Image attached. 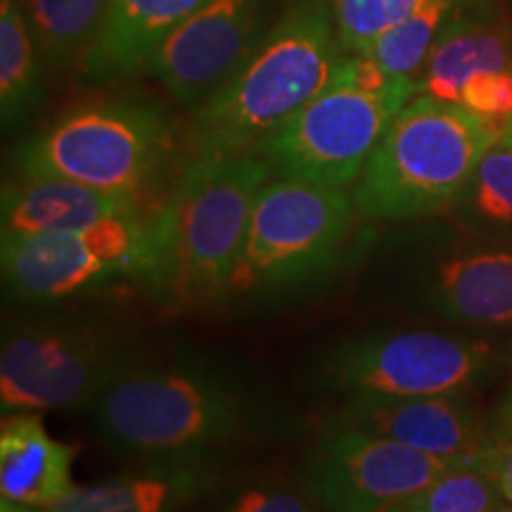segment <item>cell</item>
<instances>
[{
	"mask_svg": "<svg viewBox=\"0 0 512 512\" xmlns=\"http://www.w3.org/2000/svg\"><path fill=\"white\" fill-rule=\"evenodd\" d=\"M503 136H505V138H508V140H510V143H512V121H510V126H508V128H505V133H503Z\"/></svg>",
	"mask_w": 512,
	"mask_h": 512,
	"instance_id": "31",
	"label": "cell"
},
{
	"mask_svg": "<svg viewBox=\"0 0 512 512\" xmlns=\"http://www.w3.org/2000/svg\"><path fill=\"white\" fill-rule=\"evenodd\" d=\"M268 178L273 169L261 155L192 157L157 209L162 254L145 290L174 309L221 306Z\"/></svg>",
	"mask_w": 512,
	"mask_h": 512,
	"instance_id": "4",
	"label": "cell"
},
{
	"mask_svg": "<svg viewBox=\"0 0 512 512\" xmlns=\"http://www.w3.org/2000/svg\"><path fill=\"white\" fill-rule=\"evenodd\" d=\"M418 95V81L384 72L373 57L342 55L328 83L259 155L273 176L349 190L396 114Z\"/></svg>",
	"mask_w": 512,
	"mask_h": 512,
	"instance_id": "6",
	"label": "cell"
},
{
	"mask_svg": "<svg viewBox=\"0 0 512 512\" xmlns=\"http://www.w3.org/2000/svg\"><path fill=\"white\" fill-rule=\"evenodd\" d=\"M211 0H112L98 41L81 62L86 83H112L145 69L178 24Z\"/></svg>",
	"mask_w": 512,
	"mask_h": 512,
	"instance_id": "17",
	"label": "cell"
},
{
	"mask_svg": "<svg viewBox=\"0 0 512 512\" xmlns=\"http://www.w3.org/2000/svg\"><path fill=\"white\" fill-rule=\"evenodd\" d=\"M74 448L50 437L41 413H8L0 425V498L46 510L74 489Z\"/></svg>",
	"mask_w": 512,
	"mask_h": 512,
	"instance_id": "19",
	"label": "cell"
},
{
	"mask_svg": "<svg viewBox=\"0 0 512 512\" xmlns=\"http://www.w3.org/2000/svg\"><path fill=\"white\" fill-rule=\"evenodd\" d=\"M339 50L328 0H294L238 74L195 110V155H259L328 83Z\"/></svg>",
	"mask_w": 512,
	"mask_h": 512,
	"instance_id": "3",
	"label": "cell"
},
{
	"mask_svg": "<svg viewBox=\"0 0 512 512\" xmlns=\"http://www.w3.org/2000/svg\"><path fill=\"white\" fill-rule=\"evenodd\" d=\"M512 69V31L494 17L486 0L458 12L432 48L420 72V95L460 105L472 76Z\"/></svg>",
	"mask_w": 512,
	"mask_h": 512,
	"instance_id": "18",
	"label": "cell"
},
{
	"mask_svg": "<svg viewBox=\"0 0 512 512\" xmlns=\"http://www.w3.org/2000/svg\"><path fill=\"white\" fill-rule=\"evenodd\" d=\"M389 266V290L403 313L475 330H512V245L418 230L401 235Z\"/></svg>",
	"mask_w": 512,
	"mask_h": 512,
	"instance_id": "9",
	"label": "cell"
},
{
	"mask_svg": "<svg viewBox=\"0 0 512 512\" xmlns=\"http://www.w3.org/2000/svg\"><path fill=\"white\" fill-rule=\"evenodd\" d=\"M470 460L489 472L498 491H501L505 505L512 508V439L494 437Z\"/></svg>",
	"mask_w": 512,
	"mask_h": 512,
	"instance_id": "28",
	"label": "cell"
},
{
	"mask_svg": "<svg viewBox=\"0 0 512 512\" xmlns=\"http://www.w3.org/2000/svg\"><path fill=\"white\" fill-rule=\"evenodd\" d=\"M496 437L501 439H512V392L508 394V399L503 403L501 418H498V434Z\"/></svg>",
	"mask_w": 512,
	"mask_h": 512,
	"instance_id": "29",
	"label": "cell"
},
{
	"mask_svg": "<svg viewBox=\"0 0 512 512\" xmlns=\"http://www.w3.org/2000/svg\"><path fill=\"white\" fill-rule=\"evenodd\" d=\"M496 138L463 105L418 95L396 114L354 185L358 214L408 223L448 211Z\"/></svg>",
	"mask_w": 512,
	"mask_h": 512,
	"instance_id": "5",
	"label": "cell"
},
{
	"mask_svg": "<svg viewBox=\"0 0 512 512\" xmlns=\"http://www.w3.org/2000/svg\"><path fill=\"white\" fill-rule=\"evenodd\" d=\"M451 465L394 439L323 425L299 479L325 512H392Z\"/></svg>",
	"mask_w": 512,
	"mask_h": 512,
	"instance_id": "12",
	"label": "cell"
},
{
	"mask_svg": "<svg viewBox=\"0 0 512 512\" xmlns=\"http://www.w3.org/2000/svg\"><path fill=\"white\" fill-rule=\"evenodd\" d=\"M460 105L503 136L512 121V69L472 76L460 93Z\"/></svg>",
	"mask_w": 512,
	"mask_h": 512,
	"instance_id": "27",
	"label": "cell"
},
{
	"mask_svg": "<svg viewBox=\"0 0 512 512\" xmlns=\"http://www.w3.org/2000/svg\"><path fill=\"white\" fill-rule=\"evenodd\" d=\"M325 427L377 434L448 463H465L494 439L463 394L347 396Z\"/></svg>",
	"mask_w": 512,
	"mask_h": 512,
	"instance_id": "14",
	"label": "cell"
},
{
	"mask_svg": "<svg viewBox=\"0 0 512 512\" xmlns=\"http://www.w3.org/2000/svg\"><path fill=\"white\" fill-rule=\"evenodd\" d=\"M162 254L159 216H112L93 226L62 233L0 238L3 285L10 299L53 304L100 290L114 280L147 285Z\"/></svg>",
	"mask_w": 512,
	"mask_h": 512,
	"instance_id": "10",
	"label": "cell"
},
{
	"mask_svg": "<svg viewBox=\"0 0 512 512\" xmlns=\"http://www.w3.org/2000/svg\"><path fill=\"white\" fill-rule=\"evenodd\" d=\"M453 223L477 238L512 245V143L498 136L448 209Z\"/></svg>",
	"mask_w": 512,
	"mask_h": 512,
	"instance_id": "20",
	"label": "cell"
},
{
	"mask_svg": "<svg viewBox=\"0 0 512 512\" xmlns=\"http://www.w3.org/2000/svg\"><path fill=\"white\" fill-rule=\"evenodd\" d=\"M470 3H475V0H427L420 10H415L411 17L396 24L382 38H377L373 46L361 55L373 57L384 72L392 76L418 81L422 67H425L427 57L437 46L441 34L456 19L458 12Z\"/></svg>",
	"mask_w": 512,
	"mask_h": 512,
	"instance_id": "23",
	"label": "cell"
},
{
	"mask_svg": "<svg viewBox=\"0 0 512 512\" xmlns=\"http://www.w3.org/2000/svg\"><path fill=\"white\" fill-rule=\"evenodd\" d=\"M501 505L505 501L489 472L465 460L448 467L427 489L392 512H494Z\"/></svg>",
	"mask_w": 512,
	"mask_h": 512,
	"instance_id": "24",
	"label": "cell"
},
{
	"mask_svg": "<svg viewBox=\"0 0 512 512\" xmlns=\"http://www.w3.org/2000/svg\"><path fill=\"white\" fill-rule=\"evenodd\" d=\"M344 55H361L427 0H328Z\"/></svg>",
	"mask_w": 512,
	"mask_h": 512,
	"instance_id": "25",
	"label": "cell"
},
{
	"mask_svg": "<svg viewBox=\"0 0 512 512\" xmlns=\"http://www.w3.org/2000/svg\"><path fill=\"white\" fill-rule=\"evenodd\" d=\"M494 512H512V508H510V505H501V508L494 510Z\"/></svg>",
	"mask_w": 512,
	"mask_h": 512,
	"instance_id": "32",
	"label": "cell"
},
{
	"mask_svg": "<svg viewBox=\"0 0 512 512\" xmlns=\"http://www.w3.org/2000/svg\"><path fill=\"white\" fill-rule=\"evenodd\" d=\"M171 147V124L152 102L102 100L64 112L17 150L19 176L62 178L133 195Z\"/></svg>",
	"mask_w": 512,
	"mask_h": 512,
	"instance_id": "8",
	"label": "cell"
},
{
	"mask_svg": "<svg viewBox=\"0 0 512 512\" xmlns=\"http://www.w3.org/2000/svg\"><path fill=\"white\" fill-rule=\"evenodd\" d=\"M0 512H38L36 508H27V505L8 501V498H0Z\"/></svg>",
	"mask_w": 512,
	"mask_h": 512,
	"instance_id": "30",
	"label": "cell"
},
{
	"mask_svg": "<svg viewBox=\"0 0 512 512\" xmlns=\"http://www.w3.org/2000/svg\"><path fill=\"white\" fill-rule=\"evenodd\" d=\"M211 512H325L311 491L285 479H252L228 489Z\"/></svg>",
	"mask_w": 512,
	"mask_h": 512,
	"instance_id": "26",
	"label": "cell"
},
{
	"mask_svg": "<svg viewBox=\"0 0 512 512\" xmlns=\"http://www.w3.org/2000/svg\"><path fill=\"white\" fill-rule=\"evenodd\" d=\"M354 195L302 178L273 176L256 195L238 264L221 306L290 302L330 283L368 249Z\"/></svg>",
	"mask_w": 512,
	"mask_h": 512,
	"instance_id": "2",
	"label": "cell"
},
{
	"mask_svg": "<svg viewBox=\"0 0 512 512\" xmlns=\"http://www.w3.org/2000/svg\"><path fill=\"white\" fill-rule=\"evenodd\" d=\"M136 211L143 207L133 195L88 188L62 178L19 176L3 188L0 238L79 230Z\"/></svg>",
	"mask_w": 512,
	"mask_h": 512,
	"instance_id": "16",
	"label": "cell"
},
{
	"mask_svg": "<svg viewBox=\"0 0 512 512\" xmlns=\"http://www.w3.org/2000/svg\"><path fill=\"white\" fill-rule=\"evenodd\" d=\"M112 0H19L43 62L67 69L98 41Z\"/></svg>",
	"mask_w": 512,
	"mask_h": 512,
	"instance_id": "22",
	"label": "cell"
},
{
	"mask_svg": "<svg viewBox=\"0 0 512 512\" xmlns=\"http://www.w3.org/2000/svg\"><path fill=\"white\" fill-rule=\"evenodd\" d=\"M496 368L489 339L448 330H377L330 347L320 382L344 396L465 394Z\"/></svg>",
	"mask_w": 512,
	"mask_h": 512,
	"instance_id": "11",
	"label": "cell"
},
{
	"mask_svg": "<svg viewBox=\"0 0 512 512\" xmlns=\"http://www.w3.org/2000/svg\"><path fill=\"white\" fill-rule=\"evenodd\" d=\"M264 27L266 0H211L159 43L145 69L195 112L254 55Z\"/></svg>",
	"mask_w": 512,
	"mask_h": 512,
	"instance_id": "13",
	"label": "cell"
},
{
	"mask_svg": "<svg viewBox=\"0 0 512 512\" xmlns=\"http://www.w3.org/2000/svg\"><path fill=\"white\" fill-rule=\"evenodd\" d=\"M43 55L19 0H0V119L10 131L43 95Z\"/></svg>",
	"mask_w": 512,
	"mask_h": 512,
	"instance_id": "21",
	"label": "cell"
},
{
	"mask_svg": "<svg viewBox=\"0 0 512 512\" xmlns=\"http://www.w3.org/2000/svg\"><path fill=\"white\" fill-rule=\"evenodd\" d=\"M219 484L214 456L150 458L124 475L74 486L38 512H181Z\"/></svg>",
	"mask_w": 512,
	"mask_h": 512,
	"instance_id": "15",
	"label": "cell"
},
{
	"mask_svg": "<svg viewBox=\"0 0 512 512\" xmlns=\"http://www.w3.org/2000/svg\"><path fill=\"white\" fill-rule=\"evenodd\" d=\"M133 351L112 323L79 313H38L3 332L0 408L3 413L93 408Z\"/></svg>",
	"mask_w": 512,
	"mask_h": 512,
	"instance_id": "7",
	"label": "cell"
},
{
	"mask_svg": "<svg viewBox=\"0 0 512 512\" xmlns=\"http://www.w3.org/2000/svg\"><path fill=\"white\" fill-rule=\"evenodd\" d=\"M100 437L145 458L211 456L280 425L256 389L202 358H133L93 403Z\"/></svg>",
	"mask_w": 512,
	"mask_h": 512,
	"instance_id": "1",
	"label": "cell"
}]
</instances>
